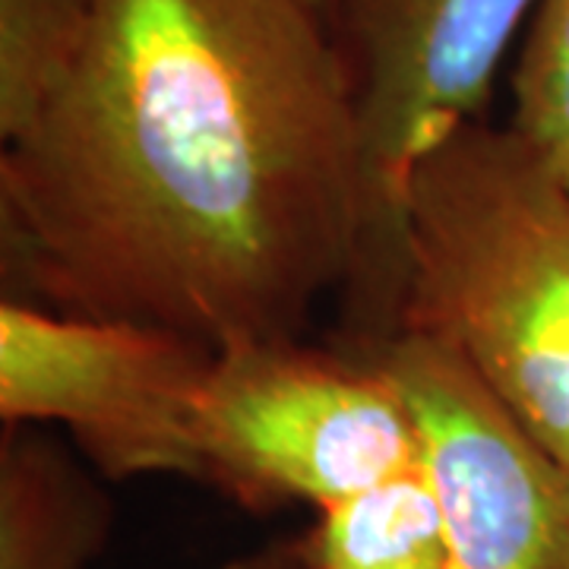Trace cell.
I'll list each match as a JSON object with an SVG mask.
<instances>
[{"label":"cell","instance_id":"6da1fadb","mask_svg":"<svg viewBox=\"0 0 569 569\" xmlns=\"http://www.w3.org/2000/svg\"><path fill=\"white\" fill-rule=\"evenodd\" d=\"M361 224L355 82L305 0H96L0 152L7 298L216 351L298 339Z\"/></svg>","mask_w":569,"mask_h":569},{"label":"cell","instance_id":"7a4b0ae2","mask_svg":"<svg viewBox=\"0 0 569 569\" xmlns=\"http://www.w3.org/2000/svg\"><path fill=\"white\" fill-rule=\"evenodd\" d=\"M399 332L452 348L569 466V190L509 127L462 123L415 164Z\"/></svg>","mask_w":569,"mask_h":569},{"label":"cell","instance_id":"3957f363","mask_svg":"<svg viewBox=\"0 0 569 569\" xmlns=\"http://www.w3.org/2000/svg\"><path fill=\"white\" fill-rule=\"evenodd\" d=\"M535 7L538 0H346L336 13L365 171L361 253L339 295L351 351L399 332L411 171L456 127L488 121L493 77Z\"/></svg>","mask_w":569,"mask_h":569},{"label":"cell","instance_id":"277c9868","mask_svg":"<svg viewBox=\"0 0 569 569\" xmlns=\"http://www.w3.org/2000/svg\"><path fill=\"white\" fill-rule=\"evenodd\" d=\"M421 462L406 396L367 358L282 342L219 348L193 418V481L247 509H326Z\"/></svg>","mask_w":569,"mask_h":569},{"label":"cell","instance_id":"5b68a950","mask_svg":"<svg viewBox=\"0 0 569 569\" xmlns=\"http://www.w3.org/2000/svg\"><path fill=\"white\" fill-rule=\"evenodd\" d=\"M216 348L156 326L3 298L0 418L63 425L111 481L193 478V418Z\"/></svg>","mask_w":569,"mask_h":569},{"label":"cell","instance_id":"8992f818","mask_svg":"<svg viewBox=\"0 0 569 569\" xmlns=\"http://www.w3.org/2000/svg\"><path fill=\"white\" fill-rule=\"evenodd\" d=\"M365 358L406 396L449 569H569V466L443 342L396 332Z\"/></svg>","mask_w":569,"mask_h":569},{"label":"cell","instance_id":"52a82bcc","mask_svg":"<svg viewBox=\"0 0 569 569\" xmlns=\"http://www.w3.org/2000/svg\"><path fill=\"white\" fill-rule=\"evenodd\" d=\"M114 507L82 466L36 425L0 437V569H89Z\"/></svg>","mask_w":569,"mask_h":569},{"label":"cell","instance_id":"ba28073f","mask_svg":"<svg viewBox=\"0 0 569 569\" xmlns=\"http://www.w3.org/2000/svg\"><path fill=\"white\" fill-rule=\"evenodd\" d=\"M298 545L310 569H449L443 512L421 462L320 509Z\"/></svg>","mask_w":569,"mask_h":569},{"label":"cell","instance_id":"9c48e42d","mask_svg":"<svg viewBox=\"0 0 569 569\" xmlns=\"http://www.w3.org/2000/svg\"><path fill=\"white\" fill-rule=\"evenodd\" d=\"M96 0H0V137L13 140L77 54Z\"/></svg>","mask_w":569,"mask_h":569},{"label":"cell","instance_id":"30bf717a","mask_svg":"<svg viewBox=\"0 0 569 569\" xmlns=\"http://www.w3.org/2000/svg\"><path fill=\"white\" fill-rule=\"evenodd\" d=\"M509 86L507 127L569 190V0H538Z\"/></svg>","mask_w":569,"mask_h":569},{"label":"cell","instance_id":"8fae6325","mask_svg":"<svg viewBox=\"0 0 569 569\" xmlns=\"http://www.w3.org/2000/svg\"><path fill=\"white\" fill-rule=\"evenodd\" d=\"M234 569H310L305 560V550L301 545H291L284 550H269L263 557H253L247 563H238Z\"/></svg>","mask_w":569,"mask_h":569},{"label":"cell","instance_id":"7c38bea8","mask_svg":"<svg viewBox=\"0 0 569 569\" xmlns=\"http://www.w3.org/2000/svg\"><path fill=\"white\" fill-rule=\"evenodd\" d=\"M305 3L317 13V17H323V20L329 22V29H332V20H336V13L342 10L346 0H305Z\"/></svg>","mask_w":569,"mask_h":569}]
</instances>
